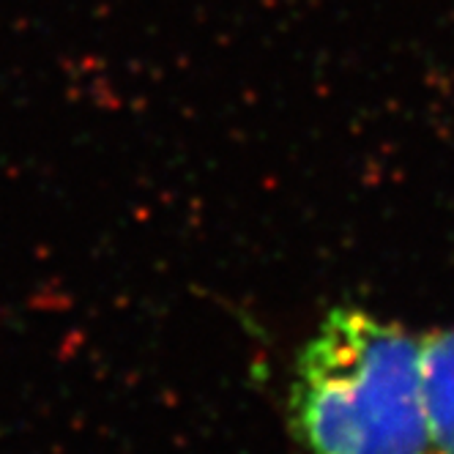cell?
I'll return each mask as SVG.
<instances>
[{
    "instance_id": "obj_1",
    "label": "cell",
    "mask_w": 454,
    "mask_h": 454,
    "mask_svg": "<svg viewBox=\"0 0 454 454\" xmlns=\"http://www.w3.org/2000/svg\"><path fill=\"white\" fill-rule=\"evenodd\" d=\"M287 408L307 454H435L419 337L364 309L320 320L299 353Z\"/></svg>"
},
{
    "instance_id": "obj_2",
    "label": "cell",
    "mask_w": 454,
    "mask_h": 454,
    "mask_svg": "<svg viewBox=\"0 0 454 454\" xmlns=\"http://www.w3.org/2000/svg\"><path fill=\"white\" fill-rule=\"evenodd\" d=\"M427 425L435 454H454V329L419 337Z\"/></svg>"
}]
</instances>
